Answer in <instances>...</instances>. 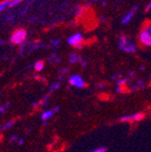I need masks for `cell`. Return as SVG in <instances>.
<instances>
[{"label": "cell", "mask_w": 151, "mask_h": 152, "mask_svg": "<svg viewBox=\"0 0 151 152\" xmlns=\"http://www.w3.org/2000/svg\"><path fill=\"white\" fill-rule=\"evenodd\" d=\"M59 43H60V39H52V40L50 41V45L52 48H56Z\"/></svg>", "instance_id": "cell-14"}, {"label": "cell", "mask_w": 151, "mask_h": 152, "mask_svg": "<svg viewBox=\"0 0 151 152\" xmlns=\"http://www.w3.org/2000/svg\"><path fill=\"white\" fill-rule=\"evenodd\" d=\"M26 38V31L23 28H19L15 31L11 36V42L13 45H22Z\"/></svg>", "instance_id": "cell-2"}, {"label": "cell", "mask_w": 151, "mask_h": 152, "mask_svg": "<svg viewBox=\"0 0 151 152\" xmlns=\"http://www.w3.org/2000/svg\"><path fill=\"white\" fill-rule=\"evenodd\" d=\"M90 152H107V148L99 147V148H96V149L92 150V151H90Z\"/></svg>", "instance_id": "cell-17"}, {"label": "cell", "mask_w": 151, "mask_h": 152, "mask_svg": "<svg viewBox=\"0 0 151 152\" xmlns=\"http://www.w3.org/2000/svg\"><path fill=\"white\" fill-rule=\"evenodd\" d=\"M69 83H70V85L71 86H73V87L78 88V89L84 88V87L86 86V83L83 79V77H81L80 75H78V74L70 76V78H69Z\"/></svg>", "instance_id": "cell-4"}, {"label": "cell", "mask_w": 151, "mask_h": 152, "mask_svg": "<svg viewBox=\"0 0 151 152\" xmlns=\"http://www.w3.org/2000/svg\"><path fill=\"white\" fill-rule=\"evenodd\" d=\"M49 97H50V95H45V97L43 98V100H41V106H47V100L49 99Z\"/></svg>", "instance_id": "cell-18"}, {"label": "cell", "mask_w": 151, "mask_h": 152, "mask_svg": "<svg viewBox=\"0 0 151 152\" xmlns=\"http://www.w3.org/2000/svg\"><path fill=\"white\" fill-rule=\"evenodd\" d=\"M116 92H118V93L123 92V89H122V87H117V88H116Z\"/></svg>", "instance_id": "cell-22"}, {"label": "cell", "mask_w": 151, "mask_h": 152, "mask_svg": "<svg viewBox=\"0 0 151 152\" xmlns=\"http://www.w3.org/2000/svg\"><path fill=\"white\" fill-rule=\"evenodd\" d=\"M68 58H69V62L70 64H77V62H81L84 61V59H83V57L81 56H79L78 54H76V53H70L69 54V56H68Z\"/></svg>", "instance_id": "cell-7"}, {"label": "cell", "mask_w": 151, "mask_h": 152, "mask_svg": "<svg viewBox=\"0 0 151 152\" xmlns=\"http://www.w3.org/2000/svg\"><path fill=\"white\" fill-rule=\"evenodd\" d=\"M53 111H54V113H56V112H58V111H59V108H58V107L53 108Z\"/></svg>", "instance_id": "cell-25"}, {"label": "cell", "mask_w": 151, "mask_h": 152, "mask_svg": "<svg viewBox=\"0 0 151 152\" xmlns=\"http://www.w3.org/2000/svg\"><path fill=\"white\" fill-rule=\"evenodd\" d=\"M37 102H33V104H32V106H33V107H36V106H37Z\"/></svg>", "instance_id": "cell-27"}, {"label": "cell", "mask_w": 151, "mask_h": 152, "mask_svg": "<svg viewBox=\"0 0 151 152\" xmlns=\"http://www.w3.org/2000/svg\"><path fill=\"white\" fill-rule=\"evenodd\" d=\"M118 48L126 53H134L136 51V45L128 39L126 36H120L118 39Z\"/></svg>", "instance_id": "cell-1"}, {"label": "cell", "mask_w": 151, "mask_h": 152, "mask_svg": "<svg viewBox=\"0 0 151 152\" xmlns=\"http://www.w3.org/2000/svg\"><path fill=\"white\" fill-rule=\"evenodd\" d=\"M150 79H151V76H150Z\"/></svg>", "instance_id": "cell-28"}, {"label": "cell", "mask_w": 151, "mask_h": 152, "mask_svg": "<svg viewBox=\"0 0 151 152\" xmlns=\"http://www.w3.org/2000/svg\"><path fill=\"white\" fill-rule=\"evenodd\" d=\"M5 109H7V108L4 107V106H1V108H0V113L1 114H3L5 112Z\"/></svg>", "instance_id": "cell-20"}, {"label": "cell", "mask_w": 151, "mask_h": 152, "mask_svg": "<svg viewBox=\"0 0 151 152\" xmlns=\"http://www.w3.org/2000/svg\"><path fill=\"white\" fill-rule=\"evenodd\" d=\"M7 7H10V0H3L0 3V12H3Z\"/></svg>", "instance_id": "cell-11"}, {"label": "cell", "mask_w": 151, "mask_h": 152, "mask_svg": "<svg viewBox=\"0 0 151 152\" xmlns=\"http://www.w3.org/2000/svg\"><path fill=\"white\" fill-rule=\"evenodd\" d=\"M147 31H148V32H149V33H150V34H151V24H150V26H148V28H147Z\"/></svg>", "instance_id": "cell-26"}, {"label": "cell", "mask_w": 151, "mask_h": 152, "mask_svg": "<svg viewBox=\"0 0 151 152\" xmlns=\"http://www.w3.org/2000/svg\"><path fill=\"white\" fill-rule=\"evenodd\" d=\"M83 39H84L83 34L81 33H75L68 38L67 42H68L70 45H72V47L76 48V49H79V48L83 47Z\"/></svg>", "instance_id": "cell-3"}, {"label": "cell", "mask_w": 151, "mask_h": 152, "mask_svg": "<svg viewBox=\"0 0 151 152\" xmlns=\"http://www.w3.org/2000/svg\"><path fill=\"white\" fill-rule=\"evenodd\" d=\"M14 123H15L14 121H9L7 123H5L4 125H3V126L1 127V130L4 131V130H7V129H10L11 127L13 126V125H14Z\"/></svg>", "instance_id": "cell-13"}, {"label": "cell", "mask_w": 151, "mask_h": 152, "mask_svg": "<svg viewBox=\"0 0 151 152\" xmlns=\"http://www.w3.org/2000/svg\"><path fill=\"white\" fill-rule=\"evenodd\" d=\"M136 10H137V7H134V9H132L129 13H128V14H126L125 16H124V18L122 19L123 24H127L131 21V19H132L133 16H134V13L136 12Z\"/></svg>", "instance_id": "cell-8"}, {"label": "cell", "mask_w": 151, "mask_h": 152, "mask_svg": "<svg viewBox=\"0 0 151 152\" xmlns=\"http://www.w3.org/2000/svg\"><path fill=\"white\" fill-rule=\"evenodd\" d=\"M22 0H10V7H14L18 5L19 3H21Z\"/></svg>", "instance_id": "cell-15"}, {"label": "cell", "mask_w": 151, "mask_h": 152, "mask_svg": "<svg viewBox=\"0 0 151 152\" xmlns=\"http://www.w3.org/2000/svg\"><path fill=\"white\" fill-rule=\"evenodd\" d=\"M43 66H45V62H43V60H38V61L34 64V69L37 72H40L43 70Z\"/></svg>", "instance_id": "cell-10"}, {"label": "cell", "mask_w": 151, "mask_h": 152, "mask_svg": "<svg viewBox=\"0 0 151 152\" xmlns=\"http://www.w3.org/2000/svg\"><path fill=\"white\" fill-rule=\"evenodd\" d=\"M23 142H24L23 138H19V140H18V144H19V145H22Z\"/></svg>", "instance_id": "cell-23"}, {"label": "cell", "mask_w": 151, "mask_h": 152, "mask_svg": "<svg viewBox=\"0 0 151 152\" xmlns=\"http://www.w3.org/2000/svg\"><path fill=\"white\" fill-rule=\"evenodd\" d=\"M144 118V113H134L127 116H123L120 118L122 121H139Z\"/></svg>", "instance_id": "cell-6"}, {"label": "cell", "mask_w": 151, "mask_h": 152, "mask_svg": "<svg viewBox=\"0 0 151 152\" xmlns=\"http://www.w3.org/2000/svg\"><path fill=\"white\" fill-rule=\"evenodd\" d=\"M60 88V83H51V86H50V92H54L55 90H57V89Z\"/></svg>", "instance_id": "cell-12"}, {"label": "cell", "mask_w": 151, "mask_h": 152, "mask_svg": "<svg viewBox=\"0 0 151 152\" xmlns=\"http://www.w3.org/2000/svg\"><path fill=\"white\" fill-rule=\"evenodd\" d=\"M150 10H151V1L148 3V4H147V7H146V11H147V12H148V11H150Z\"/></svg>", "instance_id": "cell-21"}, {"label": "cell", "mask_w": 151, "mask_h": 152, "mask_svg": "<svg viewBox=\"0 0 151 152\" xmlns=\"http://www.w3.org/2000/svg\"><path fill=\"white\" fill-rule=\"evenodd\" d=\"M119 77V74H114L113 76H112V79H116V78H118Z\"/></svg>", "instance_id": "cell-24"}, {"label": "cell", "mask_w": 151, "mask_h": 152, "mask_svg": "<svg viewBox=\"0 0 151 152\" xmlns=\"http://www.w3.org/2000/svg\"><path fill=\"white\" fill-rule=\"evenodd\" d=\"M19 140V138L17 137L16 135H13L12 137H11V140H10V142H14V140Z\"/></svg>", "instance_id": "cell-19"}, {"label": "cell", "mask_w": 151, "mask_h": 152, "mask_svg": "<svg viewBox=\"0 0 151 152\" xmlns=\"http://www.w3.org/2000/svg\"><path fill=\"white\" fill-rule=\"evenodd\" d=\"M139 41L147 47H151V34L147 31V28L142 30L139 33Z\"/></svg>", "instance_id": "cell-5"}, {"label": "cell", "mask_w": 151, "mask_h": 152, "mask_svg": "<svg viewBox=\"0 0 151 152\" xmlns=\"http://www.w3.org/2000/svg\"><path fill=\"white\" fill-rule=\"evenodd\" d=\"M126 83H127V79H126V78H120V79H118V80L116 81V85H117V87H123V86H125Z\"/></svg>", "instance_id": "cell-16"}, {"label": "cell", "mask_w": 151, "mask_h": 152, "mask_svg": "<svg viewBox=\"0 0 151 152\" xmlns=\"http://www.w3.org/2000/svg\"><path fill=\"white\" fill-rule=\"evenodd\" d=\"M53 114H54L53 110H47V111L43 112V114H41V121H49V119L53 116Z\"/></svg>", "instance_id": "cell-9"}]
</instances>
